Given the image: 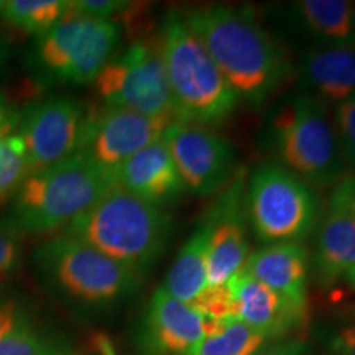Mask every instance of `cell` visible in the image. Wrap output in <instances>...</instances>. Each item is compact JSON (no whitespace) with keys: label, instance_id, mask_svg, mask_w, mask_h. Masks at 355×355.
<instances>
[{"label":"cell","instance_id":"1","mask_svg":"<svg viewBox=\"0 0 355 355\" xmlns=\"http://www.w3.org/2000/svg\"><path fill=\"white\" fill-rule=\"evenodd\" d=\"M183 17L241 101L261 105L290 79L285 48L248 8L207 6Z\"/></svg>","mask_w":355,"mask_h":355},{"label":"cell","instance_id":"2","mask_svg":"<svg viewBox=\"0 0 355 355\" xmlns=\"http://www.w3.org/2000/svg\"><path fill=\"white\" fill-rule=\"evenodd\" d=\"M115 184L112 173L79 152L26 176L10 198L0 227L17 239L55 232L89 209Z\"/></svg>","mask_w":355,"mask_h":355},{"label":"cell","instance_id":"3","mask_svg":"<svg viewBox=\"0 0 355 355\" xmlns=\"http://www.w3.org/2000/svg\"><path fill=\"white\" fill-rule=\"evenodd\" d=\"M165 209L115 184L64 227V235L144 273L165 254L171 237Z\"/></svg>","mask_w":355,"mask_h":355},{"label":"cell","instance_id":"4","mask_svg":"<svg viewBox=\"0 0 355 355\" xmlns=\"http://www.w3.org/2000/svg\"><path fill=\"white\" fill-rule=\"evenodd\" d=\"M158 37L178 122L212 128L229 121L241 99L184 17L168 13Z\"/></svg>","mask_w":355,"mask_h":355},{"label":"cell","instance_id":"5","mask_svg":"<svg viewBox=\"0 0 355 355\" xmlns=\"http://www.w3.org/2000/svg\"><path fill=\"white\" fill-rule=\"evenodd\" d=\"M278 165L314 188H331L347 175L329 107L301 92L279 105L270 122Z\"/></svg>","mask_w":355,"mask_h":355},{"label":"cell","instance_id":"6","mask_svg":"<svg viewBox=\"0 0 355 355\" xmlns=\"http://www.w3.org/2000/svg\"><path fill=\"white\" fill-rule=\"evenodd\" d=\"M248 227L261 243H303L322 219L318 189L303 178L266 162L257 166L245 184Z\"/></svg>","mask_w":355,"mask_h":355},{"label":"cell","instance_id":"7","mask_svg":"<svg viewBox=\"0 0 355 355\" xmlns=\"http://www.w3.org/2000/svg\"><path fill=\"white\" fill-rule=\"evenodd\" d=\"M121 26L68 12L50 32L37 37L28 53V69L40 84H92L114 58Z\"/></svg>","mask_w":355,"mask_h":355},{"label":"cell","instance_id":"8","mask_svg":"<svg viewBox=\"0 0 355 355\" xmlns=\"http://www.w3.org/2000/svg\"><path fill=\"white\" fill-rule=\"evenodd\" d=\"M33 261L63 295L92 306L123 298L140 285L141 278V273L64 234L38 245Z\"/></svg>","mask_w":355,"mask_h":355},{"label":"cell","instance_id":"9","mask_svg":"<svg viewBox=\"0 0 355 355\" xmlns=\"http://www.w3.org/2000/svg\"><path fill=\"white\" fill-rule=\"evenodd\" d=\"M92 84L102 107L128 109L178 122L158 35L132 43L114 56Z\"/></svg>","mask_w":355,"mask_h":355},{"label":"cell","instance_id":"10","mask_svg":"<svg viewBox=\"0 0 355 355\" xmlns=\"http://www.w3.org/2000/svg\"><path fill=\"white\" fill-rule=\"evenodd\" d=\"M87 114L83 102L66 96L35 102L21 114L17 133L25 145L28 176L79 153Z\"/></svg>","mask_w":355,"mask_h":355},{"label":"cell","instance_id":"11","mask_svg":"<svg viewBox=\"0 0 355 355\" xmlns=\"http://www.w3.org/2000/svg\"><path fill=\"white\" fill-rule=\"evenodd\" d=\"M186 191L211 196L227 186L235 173V150L212 128L173 122L163 133Z\"/></svg>","mask_w":355,"mask_h":355},{"label":"cell","instance_id":"12","mask_svg":"<svg viewBox=\"0 0 355 355\" xmlns=\"http://www.w3.org/2000/svg\"><path fill=\"white\" fill-rule=\"evenodd\" d=\"M245 184L243 173H235L202 217L207 232V282L209 286H225L239 275L250 257L247 232Z\"/></svg>","mask_w":355,"mask_h":355},{"label":"cell","instance_id":"13","mask_svg":"<svg viewBox=\"0 0 355 355\" xmlns=\"http://www.w3.org/2000/svg\"><path fill=\"white\" fill-rule=\"evenodd\" d=\"M173 122L128 109L102 107L87 114L79 152L115 176L128 158L163 137Z\"/></svg>","mask_w":355,"mask_h":355},{"label":"cell","instance_id":"14","mask_svg":"<svg viewBox=\"0 0 355 355\" xmlns=\"http://www.w3.org/2000/svg\"><path fill=\"white\" fill-rule=\"evenodd\" d=\"M219 326V321H211L159 286L146 308L141 340L153 355H189Z\"/></svg>","mask_w":355,"mask_h":355},{"label":"cell","instance_id":"15","mask_svg":"<svg viewBox=\"0 0 355 355\" xmlns=\"http://www.w3.org/2000/svg\"><path fill=\"white\" fill-rule=\"evenodd\" d=\"M227 286L232 295L235 319L265 339L286 336L306 321V313L243 270L230 279Z\"/></svg>","mask_w":355,"mask_h":355},{"label":"cell","instance_id":"16","mask_svg":"<svg viewBox=\"0 0 355 355\" xmlns=\"http://www.w3.org/2000/svg\"><path fill=\"white\" fill-rule=\"evenodd\" d=\"M115 183L162 209L186 191L163 137L128 158L115 173Z\"/></svg>","mask_w":355,"mask_h":355},{"label":"cell","instance_id":"17","mask_svg":"<svg viewBox=\"0 0 355 355\" xmlns=\"http://www.w3.org/2000/svg\"><path fill=\"white\" fill-rule=\"evenodd\" d=\"M308 268L303 243H270L252 252L243 272L308 314Z\"/></svg>","mask_w":355,"mask_h":355},{"label":"cell","instance_id":"18","mask_svg":"<svg viewBox=\"0 0 355 355\" xmlns=\"http://www.w3.org/2000/svg\"><path fill=\"white\" fill-rule=\"evenodd\" d=\"M298 76L306 94L340 104L355 96V44L308 48L300 56Z\"/></svg>","mask_w":355,"mask_h":355},{"label":"cell","instance_id":"19","mask_svg":"<svg viewBox=\"0 0 355 355\" xmlns=\"http://www.w3.org/2000/svg\"><path fill=\"white\" fill-rule=\"evenodd\" d=\"M314 234L311 270L319 285L327 288L355 265V217L327 211Z\"/></svg>","mask_w":355,"mask_h":355},{"label":"cell","instance_id":"20","mask_svg":"<svg viewBox=\"0 0 355 355\" xmlns=\"http://www.w3.org/2000/svg\"><path fill=\"white\" fill-rule=\"evenodd\" d=\"M296 25L318 46L355 44V2L300 0L291 6Z\"/></svg>","mask_w":355,"mask_h":355},{"label":"cell","instance_id":"21","mask_svg":"<svg viewBox=\"0 0 355 355\" xmlns=\"http://www.w3.org/2000/svg\"><path fill=\"white\" fill-rule=\"evenodd\" d=\"M207 232L202 222L178 252L175 263L168 270L163 290L173 298L193 304L209 288L207 282Z\"/></svg>","mask_w":355,"mask_h":355},{"label":"cell","instance_id":"22","mask_svg":"<svg viewBox=\"0 0 355 355\" xmlns=\"http://www.w3.org/2000/svg\"><path fill=\"white\" fill-rule=\"evenodd\" d=\"M0 355H71V350L40 334L15 301L0 296Z\"/></svg>","mask_w":355,"mask_h":355},{"label":"cell","instance_id":"23","mask_svg":"<svg viewBox=\"0 0 355 355\" xmlns=\"http://www.w3.org/2000/svg\"><path fill=\"white\" fill-rule=\"evenodd\" d=\"M66 0H8L3 7V20L13 28L42 37L68 15Z\"/></svg>","mask_w":355,"mask_h":355},{"label":"cell","instance_id":"24","mask_svg":"<svg viewBox=\"0 0 355 355\" xmlns=\"http://www.w3.org/2000/svg\"><path fill=\"white\" fill-rule=\"evenodd\" d=\"M265 340L268 339L239 319H229L204 337L189 355H254L263 347Z\"/></svg>","mask_w":355,"mask_h":355},{"label":"cell","instance_id":"25","mask_svg":"<svg viewBox=\"0 0 355 355\" xmlns=\"http://www.w3.org/2000/svg\"><path fill=\"white\" fill-rule=\"evenodd\" d=\"M28 176L25 145L19 133L2 140L0 148V202L12 198Z\"/></svg>","mask_w":355,"mask_h":355},{"label":"cell","instance_id":"26","mask_svg":"<svg viewBox=\"0 0 355 355\" xmlns=\"http://www.w3.org/2000/svg\"><path fill=\"white\" fill-rule=\"evenodd\" d=\"M332 122L345 166L350 173H355V96L336 105Z\"/></svg>","mask_w":355,"mask_h":355},{"label":"cell","instance_id":"27","mask_svg":"<svg viewBox=\"0 0 355 355\" xmlns=\"http://www.w3.org/2000/svg\"><path fill=\"white\" fill-rule=\"evenodd\" d=\"M133 3L122 0H78L69 3V12L97 20H112L119 13L130 10Z\"/></svg>","mask_w":355,"mask_h":355},{"label":"cell","instance_id":"28","mask_svg":"<svg viewBox=\"0 0 355 355\" xmlns=\"http://www.w3.org/2000/svg\"><path fill=\"white\" fill-rule=\"evenodd\" d=\"M327 211L344 212L355 217V173H347L339 183L332 186Z\"/></svg>","mask_w":355,"mask_h":355},{"label":"cell","instance_id":"29","mask_svg":"<svg viewBox=\"0 0 355 355\" xmlns=\"http://www.w3.org/2000/svg\"><path fill=\"white\" fill-rule=\"evenodd\" d=\"M21 110L7 92L0 91V140L12 135L21 122Z\"/></svg>","mask_w":355,"mask_h":355},{"label":"cell","instance_id":"30","mask_svg":"<svg viewBox=\"0 0 355 355\" xmlns=\"http://www.w3.org/2000/svg\"><path fill=\"white\" fill-rule=\"evenodd\" d=\"M19 239L0 227V273L10 272L20 261Z\"/></svg>","mask_w":355,"mask_h":355},{"label":"cell","instance_id":"31","mask_svg":"<svg viewBox=\"0 0 355 355\" xmlns=\"http://www.w3.org/2000/svg\"><path fill=\"white\" fill-rule=\"evenodd\" d=\"M332 350L337 355H355V326H347L332 337Z\"/></svg>","mask_w":355,"mask_h":355},{"label":"cell","instance_id":"32","mask_svg":"<svg viewBox=\"0 0 355 355\" xmlns=\"http://www.w3.org/2000/svg\"><path fill=\"white\" fill-rule=\"evenodd\" d=\"M254 355H306V347L300 340H283L268 347H261Z\"/></svg>","mask_w":355,"mask_h":355},{"label":"cell","instance_id":"33","mask_svg":"<svg viewBox=\"0 0 355 355\" xmlns=\"http://www.w3.org/2000/svg\"><path fill=\"white\" fill-rule=\"evenodd\" d=\"M94 344L99 355H117L112 340H110L105 334H97L94 337Z\"/></svg>","mask_w":355,"mask_h":355},{"label":"cell","instance_id":"34","mask_svg":"<svg viewBox=\"0 0 355 355\" xmlns=\"http://www.w3.org/2000/svg\"><path fill=\"white\" fill-rule=\"evenodd\" d=\"M8 58H10V44H8L6 38L0 37V71L6 68Z\"/></svg>","mask_w":355,"mask_h":355},{"label":"cell","instance_id":"35","mask_svg":"<svg viewBox=\"0 0 355 355\" xmlns=\"http://www.w3.org/2000/svg\"><path fill=\"white\" fill-rule=\"evenodd\" d=\"M344 279H345V282H347V285L350 288H354V290H355V265L349 270L347 273L344 275Z\"/></svg>","mask_w":355,"mask_h":355},{"label":"cell","instance_id":"36","mask_svg":"<svg viewBox=\"0 0 355 355\" xmlns=\"http://www.w3.org/2000/svg\"><path fill=\"white\" fill-rule=\"evenodd\" d=\"M3 7H6V2H3V0H0V13L3 12Z\"/></svg>","mask_w":355,"mask_h":355},{"label":"cell","instance_id":"37","mask_svg":"<svg viewBox=\"0 0 355 355\" xmlns=\"http://www.w3.org/2000/svg\"><path fill=\"white\" fill-rule=\"evenodd\" d=\"M0 148H2V140H0Z\"/></svg>","mask_w":355,"mask_h":355}]
</instances>
